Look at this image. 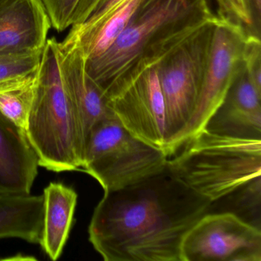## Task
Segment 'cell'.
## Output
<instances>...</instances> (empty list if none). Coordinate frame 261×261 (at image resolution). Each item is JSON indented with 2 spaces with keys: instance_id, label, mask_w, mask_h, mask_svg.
<instances>
[{
  "instance_id": "obj_1",
  "label": "cell",
  "mask_w": 261,
  "mask_h": 261,
  "mask_svg": "<svg viewBox=\"0 0 261 261\" xmlns=\"http://www.w3.org/2000/svg\"><path fill=\"white\" fill-rule=\"evenodd\" d=\"M212 203L168 169L105 192L89 241L105 261H181V243Z\"/></svg>"
},
{
  "instance_id": "obj_2",
  "label": "cell",
  "mask_w": 261,
  "mask_h": 261,
  "mask_svg": "<svg viewBox=\"0 0 261 261\" xmlns=\"http://www.w3.org/2000/svg\"><path fill=\"white\" fill-rule=\"evenodd\" d=\"M218 19L209 0H141L130 22L106 53L85 61L88 74L106 91L141 62H158L198 29Z\"/></svg>"
},
{
  "instance_id": "obj_3",
  "label": "cell",
  "mask_w": 261,
  "mask_h": 261,
  "mask_svg": "<svg viewBox=\"0 0 261 261\" xmlns=\"http://www.w3.org/2000/svg\"><path fill=\"white\" fill-rule=\"evenodd\" d=\"M166 166L189 189L214 203L260 178L261 139L204 128L169 155Z\"/></svg>"
},
{
  "instance_id": "obj_4",
  "label": "cell",
  "mask_w": 261,
  "mask_h": 261,
  "mask_svg": "<svg viewBox=\"0 0 261 261\" xmlns=\"http://www.w3.org/2000/svg\"><path fill=\"white\" fill-rule=\"evenodd\" d=\"M27 134L39 166L56 172L82 169L77 120L62 77L56 39H48L42 51Z\"/></svg>"
},
{
  "instance_id": "obj_5",
  "label": "cell",
  "mask_w": 261,
  "mask_h": 261,
  "mask_svg": "<svg viewBox=\"0 0 261 261\" xmlns=\"http://www.w3.org/2000/svg\"><path fill=\"white\" fill-rule=\"evenodd\" d=\"M218 19L188 36L155 65L166 109L168 155L178 149L196 109Z\"/></svg>"
},
{
  "instance_id": "obj_6",
  "label": "cell",
  "mask_w": 261,
  "mask_h": 261,
  "mask_svg": "<svg viewBox=\"0 0 261 261\" xmlns=\"http://www.w3.org/2000/svg\"><path fill=\"white\" fill-rule=\"evenodd\" d=\"M169 155L134 137L115 115L91 129L84 152L82 170L105 192L117 190L162 172Z\"/></svg>"
},
{
  "instance_id": "obj_7",
  "label": "cell",
  "mask_w": 261,
  "mask_h": 261,
  "mask_svg": "<svg viewBox=\"0 0 261 261\" xmlns=\"http://www.w3.org/2000/svg\"><path fill=\"white\" fill-rule=\"evenodd\" d=\"M157 63L137 64L112 84L105 95L111 111L130 134L167 154L166 109Z\"/></svg>"
},
{
  "instance_id": "obj_8",
  "label": "cell",
  "mask_w": 261,
  "mask_h": 261,
  "mask_svg": "<svg viewBox=\"0 0 261 261\" xmlns=\"http://www.w3.org/2000/svg\"><path fill=\"white\" fill-rule=\"evenodd\" d=\"M181 261H261L259 227L231 212L205 214L189 230Z\"/></svg>"
},
{
  "instance_id": "obj_9",
  "label": "cell",
  "mask_w": 261,
  "mask_h": 261,
  "mask_svg": "<svg viewBox=\"0 0 261 261\" xmlns=\"http://www.w3.org/2000/svg\"><path fill=\"white\" fill-rule=\"evenodd\" d=\"M245 30L227 19L215 22L198 105L179 146L189 137L204 129L221 106L243 65ZM178 146V147H179Z\"/></svg>"
},
{
  "instance_id": "obj_10",
  "label": "cell",
  "mask_w": 261,
  "mask_h": 261,
  "mask_svg": "<svg viewBox=\"0 0 261 261\" xmlns=\"http://www.w3.org/2000/svg\"><path fill=\"white\" fill-rule=\"evenodd\" d=\"M59 62L65 88L72 103L79 127L82 152L92 128L114 115L100 85L88 74L85 59L75 42L66 36L59 42Z\"/></svg>"
},
{
  "instance_id": "obj_11",
  "label": "cell",
  "mask_w": 261,
  "mask_h": 261,
  "mask_svg": "<svg viewBox=\"0 0 261 261\" xmlns=\"http://www.w3.org/2000/svg\"><path fill=\"white\" fill-rule=\"evenodd\" d=\"M51 28L41 0H0V55L43 51Z\"/></svg>"
},
{
  "instance_id": "obj_12",
  "label": "cell",
  "mask_w": 261,
  "mask_h": 261,
  "mask_svg": "<svg viewBox=\"0 0 261 261\" xmlns=\"http://www.w3.org/2000/svg\"><path fill=\"white\" fill-rule=\"evenodd\" d=\"M261 93L250 81L244 62L224 101L204 129L242 138L261 139Z\"/></svg>"
},
{
  "instance_id": "obj_13",
  "label": "cell",
  "mask_w": 261,
  "mask_h": 261,
  "mask_svg": "<svg viewBox=\"0 0 261 261\" xmlns=\"http://www.w3.org/2000/svg\"><path fill=\"white\" fill-rule=\"evenodd\" d=\"M39 166L25 130L0 112V193H31Z\"/></svg>"
},
{
  "instance_id": "obj_14",
  "label": "cell",
  "mask_w": 261,
  "mask_h": 261,
  "mask_svg": "<svg viewBox=\"0 0 261 261\" xmlns=\"http://www.w3.org/2000/svg\"><path fill=\"white\" fill-rule=\"evenodd\" d=\"M44 224L40 245L57 260L66 244L74 220L77 195L63 183L51 182L44 190Z\"/></svg>"
},
{
  "instance_id": "obj_15",
  "label": "cell",
  "mask_w": 261,
  "mask_h": 261,
  "mask_svg": "<svg viewBox=\"0 0 261 261\" xmlns=\"http://www.w3.org/2000/svg\"><path fill=\"white\" fill-rule=\"evenodd\" d=\"M141 0H126L101 17L71 27L68 37L74 40L85 61L106 53L130 22Z\"/></svg>"
},
{
  "instance_id": "obj_16",
  "label": "cell",
  "mask_w": 261,
  "mask_h": 261,
  "mask_svg": "<svg viewBox=\"0 0 261 261\" xmlns=\"http://www.w3.org/2000/svg\"><path fill=\"white\" fill-rule=\"evenodd\" d=\"M43 224V195L0 193V238L40 244Z\"/></svg>"
},
{
  "instance_id": "obj_17",
  "label": "cell",
  "mask_w": 261,
  "mask_h": 261,
  "mask_svg": "<svg viewBox=\"0 0 261 261\" xmlns=\"http://www.w3.org/2000/svg\"><path fill=\"white\" fill-rule=\"evenodd\" d=\"M36 73L18 85L0 90V112L25 132L34 99Z\"/></svg>"
},
{
  "instance_id": "obj_18",
  "label": "cell",
  "mask_w": 261,
  "mask_h": 261,
  "mask_svg": "<svg viewBox=\"0 0 261 261\" xmlns=\"http://www.w3.org/2000/svg\"><path fill=\"white\" fill-rule=\"evenodd\" d=\"M100 0H41L51 27L59 33L84 23Z\"/></svg>"
},
{
  "instance_id": "obj_19",
  "label": "cell",
  "mask_w": 261,
  "mask_h": 261,
  "mask_svg": "<svg viewBox=\"0 0 261 261\" xmlns=\"http://www.w3.org/2000/svg\"><path fill=\"white\" fill-rule=\"evenodd\" d=\"M42 51L0 55V90L18 85L35 75L40 64Z\"/></svg>"
},
{
  "instance_id": "obj_20",
  "label": "cell",
  "mask_w": 261,
  "mask_h": 261,
  "mask_svg": "<svg viewBox=\"0 0 261 261\" xmlns=\"http://www.w3.org/2000/svg\"><path fill=\"white\" fill-rule=\"evenodd\" d=\"M218 16L241 25L246 33L255 36L253 21L246 0H216Z\"/></svg>"
},
{
  "instance_id": "obj_21",
  "label": "cell",
  "mask_w": 261,
  "mask_h": 261,
  "mask_svg": "<svg viewBox=\"0 0 261 261\" xmlns=\"http://www.w3.org/2000/svg\"><path fill=\"white\" fill-rule=\"evenodd\" d=\"M243 62L253 86L261 93L260 37L247 34L243 49Z\"/></svg>"
},
{
  "instance_id": "obj_22",
  "label": "cell",
  "mask_w": 261,
  "mask_h": 261,
  "mask_svg": "<svg viewBox=\"0 0 261 261\" xmlns=\"http://www.w3.org/2000/svg\"><path fill=\"white\" fill-rule=\"evenodd\" d=\"M124 1L126 0H100L91 13V16L85 22H91L101 17Z\"/></svg>"
},
{
  "instance_id": "obj_23",
  "label": "cell",
  "mask_w": 261,
  "mask_h": 261,
  "mask_svg": "<svg viewBox=\"0 0 261 261\" xmlns=\"http://www.w3.org/2000/svg\"><path fill=\"white\" fill-rule=\"evenodd\" d=\"M252 21L255 36L260 37L261 0H246Z\"/></svg>"
}]
</instances>
